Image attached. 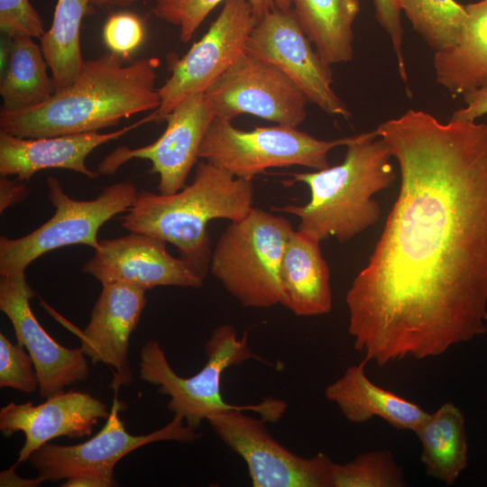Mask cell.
<instances>
[{
  "label": "cell",
  "instance_id": "obj_1",
  "mask_svg": "<svg viewBox=\"0 0 487 487\" xmlns=\"http://www.w3.org/2000/svg\"><path fill=\"white\" fill-rule=\"evenodd\" d=\"M375 131L400 191L345 302L354 348L382 366L487 331V124L409 109Z\"/></svg>",
  "mask_w": 487,
  "mask_h": 487
},
{
  "label": "cell",
  "instance_id": "obj_2",
  "mask_svg": "<svg viewBox=\"0 0 487 487\" xmlns=\"http://www.w3.org/2000/svg\"><path fill=\"white\" fill-rule=\"evenodd\" d=\"M160 60L124 65L112 52L84 60L78 77L45 102L15 112L0 111V132L40 138L98 132L161 104L155 87Z\"/></svg>",
  "mask_w": 487,
  "mask_h": 487
},
{
  "label": "cell",
  "instance_id": "obj_3",
  "mask_svg": "<svg viewBox=\"0 0 487 487\" xmlns=\"http://www.w3.org/2000/svg\"><path fill=\"white\" fill-rule=\"evenodd\" d=\"M345 147L340 164L292 174L294 182L309 188L307 204L271 207L297 216V230L320 242L335 237L345 243L375 225L381 209L372 197L390 188L395 179L391 153L375 129L355 135Z\"/></svg>",
  "mask_w": 487,
  "mask_h": 487
},
{
  "label": "cell",
  "instance_id": "obj_4",
  "mask_svg": "<svg viewBox=\"0 0 487 487\" xmlns=\"http://www.w3.org/2000/svg\"><path fill=\"white\" fill-rule=\"evenodd\" d=\"M253 192L252 180L236 178L203 160L192 182L176 193L138 191L122 217V226L170 243L205 277L211 256L208 223L244 218L253 207Z\"/></svg>",
  "mask_w": 487,
  "mask_h": 487
},
{
  "label": "cell",
  "instance_id": "obj_5",
  "mask_svg": "<svg viewBox=\"0 0 487 487\" xmlns=\"http://www.w3.org/2000/svg\"><path fill=\"white\" fill-rule=\"evenodd\" d=\"M291 223L281 215L253 207L230 222L210 256L209 270L244 307L268 308L280 303V265Z\"/></svg>",
  "mask_w": 487,
  "mask_h": 487
},
{
  "label": "cell",
  "instance_id": "obj_6",
  "mask_svg": "<svg viewBox=\"0 0 487 487\" xmlns=\"http://www.w3.org/2000/svg\"><path fill=\"white\" fill-rule=\"evenodd\" d=\"M282 400L266 398L257 404L212 414L207 421L220 440L245 462L254 487H332L333 462L325 454L310 458L293 454L269 433L265 422L286 412Z\"/></svg>",
  "mask_w": 487,
  "mask_h": 487
},
{
  "label": "cell",
  "instance_id": "obj_7",
  "mask_svg": "<svg viewBox=\"0 0 487 487\" xmlns=\"http://www.w3.org/2000/svg\"><path fill=\"white\" fill-rule=\"evenodd\" d=\"M354 138L320 140L280 124L244 131L234 127L230 120L215 116L202 141L198 158L236 178L253 180L271 168H328V152L337 146H346Z\"/></svg>",
  "mask_w": 487,
  "mask_h": 487
},
{
  "label": "cell",
  "instance_id": "obj_8",
  "mask_svg": "<svg viewBox=\"0 0 487 487\" xmlns=\"http://www.w3.org/2000/svg\"><path fill=\"white\" fill-rule=\"evenodd\" d=\"M48 198L53 216L40 227L18 238H0V275L25 272L42 254L55 249L86 244L94 251L100 246V227L115 216L128 211L138 190L129 182L103 188L91 200H78L65 193L54 177L47 179Z\"/></svg>",
  "mask_w": 487,
  "mask_h": 487
},
{
  "label": "cell",
  "instance_id": "obj_9",
  "mask_svg": "<svg viewBox=\"0 0 487 487\" xmlns=\"http://www.w3.org/2000/svg\"><path fill=\"white\" fill-rule=\"evenodd\" d=\"M205 366L195 375L184 378L174 372L157 340L148 341L140 353V378L170 396L169 410L195 429L217 411L245 406L225 401L222 374L227 368L250 359L262 360L251 351L247 335L239 337L235 328L227 324L213 330L205 345Z\"/></svg>",
  "mask_w": 487,
  "mask_h": 487
},
{
  "label": "cell",
  "instance_id": "obj_10",
  "mask_svg": "<svg viewBox=\"0 0 487 487\" xmlns=\"http://www.w3.org/2000/svg\"><path fill=\"white\" fill-rule=\"evenodd\" d=\"M254 23L248 0H225L207 32L183 57L169 56L171 75L158 87L161 104L142 124L165 121L179 102L205 92L245 52Z\"/></svg>",
  "mask_w": 487,
  "mask_h": 487
},
{
  "label": "cell",
  "instance_id": "obj_11",
  "mask_svg": "<svg viewBox=\"0 0 487 487\" xmlns=\"http://www.w3.org/2000/svg\"><path fill=\"white\" fill-rule=\"evenodd\" d=\"M205 94L216 116L230 121L247 114L298 128L308 115L309 101L294 81L276 65L247 50Z\"/></svg>",
  "mask_w": 487,
  "mask_h": 487
},
{
  "label": "cell",
  "instance_id": "obj_12",
  "mask_svg": "<svg viewBox=\"0 0 487 487\" xmlns=\"http://www.w3.org/2000/svg\"><path fill=\"white\" fill-rule=\"evenodd\" d=\"M312 45L290 8L269 12L255 22L246 50L280 69L324 113L349 118L350 110L332 87L331 66Z\"/></svg>",
  "mask_w": 487,
  "mask_h": 487
},
{
  "label": "cell",
  "instance_id": "obj_13",
  "mask_svg": "<svg viewBox=\"0 0 487 487\" xmlns=\"http://www.w3.org/2000/svg\"><path fill=\"white\" fill-rule=\"evenodd\" d=\"M123 403L114 399L102 429L89 440L74 446L46 443L29 461L42 482H58L87 471H114L119 460L145 445L158 441L193 442L200 437L182 418L174 415L163 427L148 435H131L119 417Z\"/></svg>",
  "mask_w": 487,
  "mask_h": 487
},
{
  "label": "cell",
  "instance_id": "obj_14",
  "mask_svg": "<svg viewBox=\"0 0 487 487\" xmlns=\"http://www.w3.org/2000/svg\"><path fill=\"white\" fill-rule=\"evenodd\" d=\"M215 116L205 92L192 95L179 102L166 116L167 126L156 141L139 148H116L102 160L97 171L111 175L132 159L148 160L152 163L151 171L160 177L159 193H176L186 186Z\"/></svg>",
  "mask_w": 487,
  "mask_h": 487
},
{
  "label": "cell",
  "instance_id": "obj_15",
  "mask_svg": "<svg viewBox=\"0 0 487 487\" xmlns=\"http://www.w3.org/2000/svg\"><path fill=\"white\" fill-rule=\"evenodd\" d=\"M33 296L25 272L0 275V309L12 323L17 344L31 355L40 394L48 399L69 385L86 381L89 367L81 347L60 345L41 326L31 308Z\"/></svg>",
  "mask_w": 487,
  "mask_h": 487
},
{
  "label": "cell",
  "instance_id": "obj_16",
  "mask_svg": "<svg viewBox=\"0 0 487 487\" xmlns=\"http://www.w3.org/2000/svg\"><path fill=\"white\" fill-rule=\"evenodd\" d=\"M82 267L101 284L129 283L145 290L157 286L198 289L205 277L183 258L172 256L166 242L149 234L130 232L104 239Z\"/></svg>",
  "mask_w": 487,
  "mask_h": 487
},
{
  "label": "cell",
  "instance_id": "obj_17",
  "mask_svg": "<svg viewBox=\"0 0 487 487\" xmlns=\"http://www.w3.org/2000/svg\"><path fill=\"white\" fill-rule=\"evenodd\" d=\"M145 291L125 282L103 283L87 326L83 331L76 329L80 347L91 363L112 368L111 388L115 392L133 381L129 341L147 303Z\"/></svg>",
  "mask_w": 487,
  "mask_h": 487
},
{
  "label": "cell",
  "instance_id": "obj_18",
  "mask_svg": "<svg viewBox=\"0 0 487 487\" xmlns=\"http://www.w3.org/2000/svg\"><path fill=\"white\" fill-rule=\"evenodd\" d=\"M106 405L92 395L62 391L34 405L10 402L0 410V431L5 436L23 432L25 437L16 464L29 461L38 448L59 436H89L99 419L107 418Z\"/></svg>",
  "mask_w": 487,
  "mask_h": 487
},
{
  "label": "cell",
  "instance_id": "obj_19",
  "mask_svg": "<svg viewBox=\"0 0 487 487\" xmlns=\"http://www.w3.org/2000/svg\"><path fill=\"white\" fill-rule=\"evenodd\" d=\"M140 125L138 121L106 133L88 132L40 138H22L0 132V175L15 176L26 182L42 170L64 169L96 179L98 171L86 165L89 153Z\"/></svg>",
  "mask_w": 487,
  "mask_h": 487
},
{
  "label": "cell",
  "instance_id": "obj_20",
  "mask_svg": "<svg viewBox=\"0 0 487 487\" xmlns=\"http://www.w3.org/2000/svg\"><path fill=\"white\" fill-rule=\"evenodd\" d=\"M280 303L300 317L327 314L333 306L330 271L320 241L294 230L280 265Z\"/></svg>",
  "mask_w": 487,
  "mask_h": 487
},
{
  "label": "cell",
  "instance_id": "obj_21",
  "mask_svg": "<svg viewBox=\"0 0 487 487\" xmlns=\"http://www.w3.org/2000/svg\"><path fill=\"white\" fill-rule=\"evenodd\" d=\"M367 363L363 359L348 367L326 388V398L336 404L345 418L353 423H363L378 417L394 428L414 432L428 413L418 404L374 384L365 373Z\"/></svg>",
  "mask_w": 487,
  "mask_h": 487
},
{
  "label": "cell",
  "instance_id": "obj_22",
  "mask_svg": "<svg viewBox=\"0 0 487 487\" xmlns=\"http://www.w3.org/2000/svg\"><path fill=\"white\" fill-rule=\"evenodd\" d=\"M464 5L458 40L436 51L433 61L436 82L455 96L487 84V0Z\"/></svg>",
  "mask_w": 487,
  "mask_h": 487
},
{
  "label": "cell",
  "instance_id": "obj_23",
  "mask_svg": "<svg viewBox=\"0 0 487 487\" xmlns=\"http://www.w3.org/2000/svg\"><path fill=\"white\" fill-rule=\"evenodd\" d=\"M291 9L326 63L353 60V25L361 10L359 0H291Z\"/></svg>",
  "mask_w": 487,
  "mask_h": 487
},
{
  "label": "cell",
  "instance_id": "obj_24",
  "mask_svg": "<svg viewBox=\"0 0 487 487\" xmlns=\"http://www.w3.org/2000/svg\"><path fill=\"white\" fill-rule=\"evenodd\" d=\"M422 451L421 463L430 477L446 486L455 484L468 463L464 417L452 402H446L414 430Z\"/></svg>",
  "mask_w": 487,
  "mask_h": 487
},
{
  "label": "cell",
  "instance_id": "obj_25",
  "mask_svg": "<svg viewBox=\"0 0 487 487\" xmlns=\"http://www.w3.org/2000/svg\"><path fill=\"white\" fill-rule=\"evenodd\" d=\"M34 38H10L0 79L1 110L15 112L38 106L57 90L49 66Z\"/></svg>",
  "mask_w": 487,
  "mask_h": 487
},
{
  "label": "cell",
  "instance_id": "obj_26",
  "mask_svg": "<svg viewBox=\"0 0 487 487\" xmlns=\"http://www.w3.org/2000/svg\"><path fill=\"white\" fill-rule=\"evenodd\" d=\"M92 0H57L51 25L39 39L56 88L70 85L83 64L80 27Z\"/></svg>",
  "mask_w": 487,
  "mask_h": 487
},
{
  "label": "cell",
  "instance_id": "obj_27",
  "mask_svg": "<svg viewBox=\"0 0 487 487\" xmlns=\"http://www.w3.org/2000/svg\"><path fill=\"white\" fill-rule=\"evenodd\" d=\"M414 30L436 51L454 45L462 31L465 5L455 0H399Z\"/></svg>",
  "mask_w": 487,
  "mask_h": 487
},
{
  "label": "cell",
  "instance_id": "obj_28",
  "mask_svg": "<svg viewBox=\"0 0 487 487\" xmlns=\"http://www.w3.org/2000/svg\"><path fill=\"white\" fill-rule=\"evenodd\" d=\"M331 484L332 487H402L406 480L391 451L382 449L361 454L344 464L333 462Z\"/></svg>",
  "mask_w": 487,
  "mask_h": 487
},
{
  "label": "cell",
  "instance_id": "obj_29",
  "mask_svg": "<svg viewBox=\"0 0 487 487\" xmlns=\"http://www.w3.org/2000/svg\"><path fill=\"white\" fill-rule=\"evenodd\" d=\"M225 0H156L154 15L179 30V39L188 42L207 16ZM255 22L274 10L291 8V0H248Z\"/></svg>",
  "mask_w": 487,
  "mask_h": 487
},
{
  "label": "cell",
  "instance_id": "obj_30",
  "mask_svg": "<svg viewBox=\"0 0 487 487\" xmlns=\"http://www.w3.org/2000/svg\"><path fill=\"white\" fill-rule=\"evenodd\" d=\"M25 348L14 345L0 334V387L23 392H33L39 387L32 359Z\"/></svg>",
  "mask_w": 487,
  "mask_h": 487
},
{
  "label": "cell",
  "instance_id": "obj_31",
  "mask_svg": "<svg viewBox=\"0 0 487 487\" xmlns=\"http://www.w3.org/2000/svg\"><path fill=\"white\" fill-rule=\"evenodd\" d=\"M144 25L139 16L129 12L110 15L103 27V40L110 52L126 59L143 42Z\"/></svg>",
  "mask_w": 487,
  "mask_h": 487
},
{
  "label": "cell",
  "instance_id": "obj_32",
  "mask_svg": "<svg viewBox=\"0 0 487 487\" xmlns=\"http://www.w3.org/2000/svg\"><path fill=\"white\" fill-rule=\"evenodd\" d=\"M0 28L9 38L26 35L40 39L46 32L29 0H0Z\"/></svg>",
  "mask_w": 487,
  "mask_h": 487
},
{
  "label": "cell",
  "instance_id": "obj_33",
  "mask_svg": "<svg viewBox=\"0 0 487 487\" xmlns=\"http://www.w3.org/2000/svg\"><path fill=\"white\" fill-rule=\"evenodd\" d=\"M375 18L390 37L397 59L398 70L401 79L407 83L408 75L402 52L403 28L400 22L399 0H372Z\"/></svg>",
  "mask_w": 487,
  "mask_h": 487
},
{
  "label": "cell",
  "instance_id": "obj_34",
  "mask_svg": "<svg viewBox=\"0 0 487 487\" xmlns=\"http://www.w3.org/2000/svg\"><path fill=\"white\" fill-rule=\"evenodd\" d=\"M465 106L453 113L451 120L476 121L487 114V84L463 95Z\"/></svg>",
  "mask_w": 487,
  "mask_h": 487
},
{
  "label": "cell",
  "instance_id": "obj_35",
  "mask_svg": "<svg viewBox=\"0 0 487 487\" xmlns=\"http://www.w3.org/2000/svg\"><path fill=\"white\" fill-rule=\"evenodd\" d=\"M114 471H87L75 474L61 484L62 487H111L115 486Z\"/></svg>",
  "mask_w": 487,
  "mask_h": 487
},
{
  "label": "cell",
  "instance_id": "obj_36",
  "mask_svg": "<svg viewBox=\"0 0 487 487\" xmlns=\"http://www.w3.org/2000/svg\"><path fill=\"white\" fill-rule=\"evenodd\" d=\"M29 194L25 181L18 179H11L1 176L0 179V212L3 213L10 206L23 200Z\"/></svg>",
  "mask_w": 487,
  "mask_h": 487
},
{
  "label": "cell",
  "instance_id": "obj_37",
  "mask_svg": "<svg viewBox=\"0 0 487 487\" xmlns=\"http://www.w3.org/2000/svg\"><path fill=\"white\" fill-rule=\"evenodd\" d=\"M18 464L13 467L1 472L0 474V486H26L35 487L41 484L42 480L38 476L34 479H24L17 475L14 472V468Z\"/></svg>",
  "mask_w": 487,
  "mask_h": 487
},
{
  "label": "cell",
  "instance_id": "obj_38",
  "mask_svg": "<svg viewBox=\"0 0 487 487\" xmlns=\"http://www.w3.org/2000/svg\"><path fill=\"white\" fill-rule=\"evenodd\" d=\"M142 0H92V5L96 6H118L124 7Z\"/></svg>",
  "mask_w": 487,
  "mask_h": 487
}]
</instances>
